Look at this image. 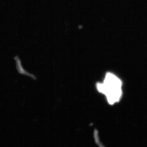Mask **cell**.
Masks as SVG:
<instances>
[{"mask_svg": "<svg viewBox=\"0 0 147 147\" xmlns=\"http://www.w3.org/2000/svg\"><path fill=\"white\" fill-rule=\"evenodd\" d=\"M121 87L122 82L120 80L111 73H108L103 83L97 85L98 90L105 95L108 102L112 105L120 99L122 93Z\"/></svg>", "mask_w": 147, "mask_h": 147, "instance_id": "obj_1", "label": "cell"}]
</instances>
